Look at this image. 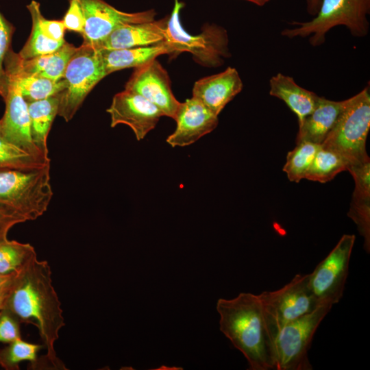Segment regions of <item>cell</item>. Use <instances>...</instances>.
<instances>
[{"mask_svg":"<svg viewBox=\"0 0 370 370\" xmlns=\"http://www.w3.org/2000/svg\"><path fill=\"white\" fill-rule=\"evenodd\" d=\"M259 297L274 343L278 332L285 324L319 306L310 287L309 274L298 273L280 288L264 291Z\"/></svg>","mask_w":370,"mask_h":370,"instance_id":"ba28073f","label":"cell"},{"mask_svg":"<svg viewBox=\"0 0 370 370\" xmlns=\"http://www.w3.org/2000/svg\"><path fill=\"white\" fill-rule=\"evenodd\" d=\"M106 111L110 115L112 127L119 124L129 126L138 141L153 130L160 118L164 116L150 101L127 90L113 97Z\"/></svg>","mask_w":370,"mask_h":370,"instance_id":"5bb4252c","label":"cell"},{"mask_svg":"<svg viewBox=\"0 0 370 370\" xmlns=\"http://www.w3.org/2000/svg\"><path fill=\"white\" fill-rule=\"evenodd\" d=\"M369 128L370 95L369 87H366L352 97L349 106L321 146L342 156L349 167L368 162L366 141Z\"/></svg>","mask_w":370,"mask_h":370,"instance_id":"5b68a950","label":"cell"},{"mask_svg":"<svg viewBox=\"0 0 370 370\" xmlns=\"http://www.w3.org/2000/svg\"><path fill=\"white\" fill-rule=\"evenodd\" d=\"M50 265L37 256L14 272L1 309L21 323L36 326L46 349L42 362L50 369L66 370L55 343L65 325L61 302L53 285Z\"/></svg>","mask_w":370,"mask_h":370,"instance_id":"6da1fadb","label":"cell"},{"mask_svg":"<svg viewBox=\"0 0 370 370\" xmlns=\"http://www.w3.org/2000/svg\"><path fill=\"white\" fill-rule=\"evenodd\" d=\"M11 280L8 284H6L5 285L0 287V310L2 308L3 301H4L5 297L7 296V294L8 293Z\"/></svg>","mask_w":370,"mask_h":370,"instance_id":"d590c367","label":"cell"},{"mask_svg":"<svg viewBox=\"0 0 370 370\" xmlns=\"http://www.w3.org/2000/svg\"><path fill=\"white\" fill-rule=\"evenodd\" d=\"M245 1H249V0H245Z\"/></svg>","mask_w":370,"mask_h":370,"instance_id":"74e56055","label":"cell"},{"mask_svg":"<svg viewBox=\"0 0 370 370\" xmlns=\"http://www.w3.org/2000/svg\"><path fill=\"white\" fill-rule=\"evenodd\" d=\"M99 51L107 75L121 69L141 66L160 55L172 53L165 41L145 47L100 49Z\"/></svg>","mask_w":370,"mask_h":370,"instance_id":"ffe728a7","label":"cell"},{"mask_svg":"<svg viewBox=\"0 0 370 370\" xmlns=\"http://www.w3.org/2000/svg\"><path fill=\"white\" fill-rule=\"evenodd\" d=\"M65 42V40L57 41L45 36L36 24L32 22L30 36L18 54L22 59H31L53 53L58 50Z\"/></svg>","mask_w":370,"mask_h":370,"instance_id":"f1b7e54d","label":"cell"},{"mask_svg":"<svg viewBox=\"0 0 370 370\" xmlns=\"http://www.w3.org/2000/svg\"><path fill=\"white\" fill-rule=\"evenodd\" d=\"M269 95L282 100L297 115L299 124L313 111L319 97L299 86L292 77L281 73L270 78Z\"/></svg>","mask_w":370,"mask_h":370,"instance_id":"d6986e66","label":"cell"},{"mask_svg":"<svg viewBox=\"0 0 370 370\" xmlns=\"http://www.w3.org/2000/svg\"><path fill=\"white\" fill-rule=\"evenodd\" d=\"M37 256L34 247L7 238L0 240V273L9 274L16 272L29 261Z\"/></svg>","mask_w":370,"mask_h":370,"instance_id":"d4e9b609","label":"cell"},{"mask_svg":"<svg viewBox=\"0 0 370 370\" xmlns=\"http://www.w3.org/2000/svg\"><path fill=\"white\" fill-rule=\"evenodd\" d=\"M352 97L332 101L319 97L313 111L299 124L296 144L308 141L321 145L349 106Z\"/></svg>","mask_w":370,"mask_h":370,"instance_id":"e0dca14e","label":"cell"},{"mask_svg":"<svg viewBox=\"0 0 370 370\" xmlns=\"http://www.w3.org/2000/svg\"><path fill=\"white\" fill-rule=\"evenodd\" d=\"M321 3V0H307V10L310 14L316 15Z\"/></svg>","mask_w":370,"mask_h":370,"instance_id":"e575fe53","label":"cell"},{"mask_svg":"<svg viewBox=\"0 0 370 370\" xmlns=\"http://www.w3.org/2000/svg\"><path fill=\"white\" fill-rule=\"evenodd\" d=\"M77 48L65 42L56 51L31 59H22L17 53L18 64L25 73L58 81L63 78L68 63Z\"/></svg>","mask_w":370,"mask_h":370,"instance_id":"7402d4cb","label":"cell"},{"mask_svg":"<svg viewBox=\"0 0 370 370\" xmlns=\"http://www.w3.org/2000/svg\"><path fill=\"white\" fill-rule=\"evenodd\" d=\"M50 164V160L38 159L10 142L3 134L0 123V169L31 170Z\"/></svg>","mask_w":370,"mask_h":370,"instance_id":"4316f807","label":"cell"},{"mask_svg":"<svg viewBox=\"0 0 370 370\" xmlns=\"http://www.w3.org/2000/svg\"><path fill=\"white\" fill-rule=\"evenodd\" d=\"M85 19L83 44L96 49L116 29L123 25L152 21L153 10L128 13L120 11L103 0H77Z\"/></svg>","mask_w":370,"mask_h":370,"instance_id":"8fae6325","label":"cell"},{"mask_svg":"<svg viewBox=\"0 0 370 370\" xmlns=\"http://www.w3.org/2000/svg\"><path fill=\"white\" fill-rule=\"evenodd\" d=\"M69 6L62 21L66 29L83 34L85 19L82 8L77 0H68Z\"/></svg>","mask_w":370,"mask_h":370,"instance_id":"d6a6232c","label":"cell"},{"mask_svg":"<svg viewBox=\"0 0 370 370\" xmlns=\"http://www.w3.org/2000/svg\"><path fill=\"white\" fill-rule=\"evenodd\" d=\"M25 221V219L21 215L0 207V240L8 238V234L12 227Z\"/></svg>","mask_w":370,"mask_h":370,"instance_id":"836d02e7","label":"cell"},{"mask_svg":"<svg viewBox=\"0 0 370 370\" xmlns=\"http://www.w3.org/2000/svg\"><path fill=\"white\" fill-rule=\"evenodd\" d=\"M219 329L247 359L251 370H277L274 341L259 295L241 293L217 303Z\"/></svg>","mask_w":370,"mask_h":370,"instance_id":"7a4b0ae2","label":"cell"},{"mask_svg":"<svg viewBox=\"0 0 370 370\" xmlns=\"http://www.w3.org/2000/svg\"><path fill=\"white\" fill-rule=\"evenodd\" d=\"M32 21L36 23L40 32L50 39L60 41L64 40L66 28L62 20H49L42 14L40 3L32 0L27 5Z\"/></svg>","mask_w":370,"mask_h":370,"instance_id":"f546056e","label":"cell"},{"mask_svg":"<svg viewBox=\"0 0 370 370\" xmlns=\"http://www.w3.org/2000/svg\"><path fill=\"white\" fill-rule=\"evenodd\" d=\"M53 195L50 164L31 170L0 169V207L26 221L42 216Z\"/></svg>","mask_w":370,"mask_h":370,"instance_id":"3957f363","label":"cell"},{"mask_svg":"<svg viewBox=\"0 0 370 370\" xmlns=\"http://www.w3.org/2000/svg\"><path fill=\"white\" fill-rule=\"evenodd\" d=\"M321 145L308 141L296 144V147L287 154L283 171L291 182H299L306 179L313 159Z\"/></svg>","mask_w":370,"mask_h":370,"instance_id":"484cf974","label":"cell"},{"mask_svg":"<svg viewBox=\"0 0 370 370\" xmlns=\"http://www.w3.org/2000/svg\"><path fill=\"white\" fill-rule=\"evenodd\" d=\"M354 234H344L337 244L309 273L311 291L320 304L333 306L341 299L355 243Z\"/></svg>","mask_w":370,"mask_h":370,"instance_id":"30bf717a","label":"cell"},{"mask_svg":"<svg viewBox=\"0 0 370 370\" xmlns=\"http://www.w3.org/2000/svg\"><path fill=\"white\" fill-rule=\"evenodd\" d=\"M106 75L99 50L85 44L79 47L64 71L66 88L59 94L58 115L69 121L88 94Z\"/></svg>","mask_w":370,"mask_h":370,"instance_id":"52a82bcc","label":"cell"},{"mask_svg":"<svg viewBox=\"0 0 370 370\" xmlns=\"http://www.w3.org/2000/svg\"><path fill=\"white\" fill-rule=\"evenodd\" d=\"M177 126L166 141L172 147H186L212 132L218 125V115L195 97L180 103L174 119Z\"/></svg>","mask_w":370,"mask_h":370,"instance_id":"9a60e30c","label":"cell"},{"mask_svg":"<svg viewBox=\"0 0 370 370\" xmlns=\"http://www.w3.org/2000/svg\"><path fill=\"white\" fill-rule=\"evenodd\" d=\"M8 88L4 98L5 109L0 119L1 131L12 143L30 155L41 160H50L34 145L30 132L27 103L23 98L14 73L5 69Z\"/></svg>","mask_w":370,"mask_h":370,"instance_id":"7c38bea8","label":"cell"},{"mask_svg":"<svg viewBox=\"0 0 370 370\" xmlns=\"http://www.w3.org/2000/svg\"><path fill=\"white\" fill-rule=\"evenodd\" d=\"M243 84L235 68L197 80L193 88V97L197 99L215 114L221 113L225 106L243 89Z\"/></svg>","mask_w":370,"mask_h":370,"instance_id":"2e32d148","label":"cell"},{"mask_svg":"<svg viewBox=\"0 0 370 370\" xmlns=\"http://www.w3.org/2000/svg\"><path fill=\"white\" fill-rule=\"evenodd\" d=\"M166 70L153 60L135 68L125 86V90L140 95L158 108L164 116L175 119L180 102L172 92Z\"/></svg>","mask_w":370,"mask_h":370,"instance_id":"4fadbf2b","label":"cell"},{"mask_svg":"<svg viewBox=\"0 0 370 370\" xmlns=\"http://www.w3.org/2000/svg\"><path fill=\"white\" fill-rule=\"evenodd\" d=\"M4 67L15 75L22 95L27 102L57 95L66 88L64 78L54 81L23 72L18 64L17 53L12 49L5 59Z\"/></svg>","mask_w":370,"mask_h":370,"instance_id":"44dd1931","label":"cell"},{"mask_svg":"<svg viewBox=\"0 0 370 370\" xmlns=\"http://www.w3.org/2000/svg\"><path fill=\"white\" fill-rule=\"evenodd\" d=\"M183 7L182 2L175 0L166 21L165 42L171 49L172 53L189 52L204 66H221L223 59L230 55L226 30L217 25H208L199 35L188 34L181 24L180 10Z\"/></svg>","mask_w":370,"mask_h":370,"instance_id":"8992f818","label":"cell"},{"mask_svg":"<svg viewBox=\"0 0 370 370\" xmlns=\"http://www.w3.org/2000/svg\"><path fill=\"white\" fill-rule=\"evenodd\" d=\"M14 273L3 274L0 273V287L8 284L14 277Z\"/></svg>","mask_w":370,"mask_h":370,"instance_id":"8d00e7d4","label":"cell"},{"mask_svg":"<svg viewBox=\"0 0 370 370\" xmlns=\"http://www.w3.org/2000/svg\"><path fill=\"white\" fill-rule=\"evenodd\" d=\"M27 103L32 140L42 155L49 158L47 138L58 113L59 94L44 99L28 101Z\"/></svg>","mask_w":370,"mask_h":370,"instance_id":"603a6c76","label":"cell"},{"mask_svg":"<svg viewBox=\"0 0 370 370\" xmlns=\"http://www.w3.org/2000/svg\"><path fill=\"white\" fill-rule=\"evenodd\" d=\"M14 27L0 11V96L4 99L7 93L8 77L4 62L9 52Z\"/></svg>","mask_w":370,"mask_h":370,"instance_id":"4dcf8cb0","label":"cell"},{"mask_svg":"<svg viewBox=\"0 0 370 370\" xmlns=\"http://www.w3.org/2000/svg\"><path fill=\"white\" fill-rule=\"evenodd\" d=\"M21 322L9 311L0 310V343H10L21 338Z\"/></svg>","mask_w":370,"mask_h":370,"instance_id":"1f68e13d","label":"cell"},{"mask_svg":"<svg viewBox=\"0 0 370 370\" xmlns=\"http://www.w3.org/2000/svg\"><path fill=\"white\" fill-rule=\"evenodd\" d=\"M348 162L336 151L322 147L317 152L306 179L325 183L332 180L338 173L347 170Z\"/></svg>","mask_w":370,"mask_h":370,"instance_id":"cb8c5ba5","label":"cell"},{"mask_svg":"<svg viewBox=\"0 0 370 370\" xmlns=\"http://www.w3.org/2000/svg\"><path fill=\"white\" fill-rule=\"evenodd\" d=\"M43 346L19 338L0 349V366L7 370H18L20 363L28 361L34 369L38 360V353Z\"/></svg>","mask_w":370,"mask_h":370,"instance_id":"83f0119b","label":"cell"},{"mask_svg":"<svg viewBox=\"0 0 370 370\" xmlns=\"http://www.w3.org/2000/svg\"><path fill=\"white\" fill-rule=\"evenodd\" d=\"M370 0H321L315 16L306 22H293L295 28H286L281 34L288 38L309 37L312 47L325 42V34L332 28L343 25L356 37L368 34Z\"/></svg>","mask_w":370,"mask_h":370,"instance_id":"277c9868","label":"cell"},{"mask_svg":"<svg viewBox=\"0 0 370 370\" xmlns=\"http://www.w3.org/2000/svg\"><path fill=\"white\" fill-rule=\"evenodd\" d=\"M167 19L123 25L114 29L97 49H119L156 45L165 41Z\"/></svg>","mask_w":370,"mask_h":370,"instance_id":"ac0fdd59","label":"cell"},{"mask_svg":"<svg viewBox=\"0 0 370 370\" xmlns=\"http://www.w3.org/2000/svg\"><path fill=\"white\" fill-rule=\"evenodd\" d=\"M332 306L321 304L285 324L275 341L277 370H312L308 352L314 334Z\"/></svg>","mask_w":370,"mask_h":370,"instance_id":"9c48e42d","label":"cell"}]
</instances>
